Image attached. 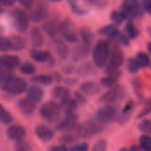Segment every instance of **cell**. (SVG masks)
Instances as JSON below:
<instances>
[{
	"label": "cell",
	"instance_id": "6da1fadb",
	"mask_svg": "<svg viewBox=\"0 0 151 151\" xmlns=\"http://www.w3.org/2000/svg\"><path fill=\"white\" fill-rule=\"evenodd\" d=\"M0 87L4 92L11 94H20L26 91L27 87V82L20 77H14L13 75L6 77L0 82Z\"/></svg>",
	"mask_w": 151,
	"mask_h": 151
},
{
	"label": "cell",
	"instance_id": "7a4b0ae2",
	"mask_svg": "<svg viewBox=\"0 0 151 151\" xmlns=\"http://www.w3.org/2000/svg\"><path fill=\"white\" fill-rule=\"evenodd\" d=\"M110 53L111 50L109 43L104 40L98 41L93 50V61L96 66L98 68L106 66L111 55Z\"/></svg>",
	"mask_w": 151,
	"mask_h": 151
},
{
	"label": "cell",
	"instance_id": "3957f363",
	"mask_svg": "<svg viewBox=\"0 0 151 151\" xmlns=\"http://www.w3.org/2000/svg\"><path fill=\"white\" fill-rule=\"evenodd\" d=\"M12 26L19 33H25L29 27V17L28 15L21 9L15 8L10 13Z\"/></svg>",
	"mask_w": 151,
	"mask_h": 151
},
{
	"label": "cell",
	"instance_id": "277c9868",
	"mask_svg": "<svg viewBox=\"0 0 151 151\" xmlns=\"http://www.w3.org/2000/svg\"><path fill=\"white\" fill-rule=\"evenodd\" d=\"M40 114L41 117L48 122L54 123L60 117L61 108L55 101H48L41 107Z\"/></svg>",
	"mask_w": 151,
	"mask_h": 151
},
{
	"label": "cell",
	"instance_id": "5b68a950",
	"mask_svg": "<svg viewBox=\"0 0 151 151\" xmlns=\"http://www.w3.org/2000/svg\"><path fill=\"white\" fill-rule=\"evenodd\" d=\"M125 95V89L119 85L111 87L107 92H105L100 98L101 102L106 104H112L119 102L123 99Z\"/></svg>",
	"mask_w": 151,
	"mask_h": 151
},
{
	"label": "cell",
	"instance_id": "8992f818",
	"mask_svg": "<svg viewBox=\"0 0 151 151\" xmlns=\"http://www.w3.org/2000/svg\"><path fill=\"white\" fill-rule=\"evenodd\" d=\"M116 109L113 106H105L97 110L96 114V122L99 125H109L113 122L116 117Z\"/></svg>",
	"mask_w": 151,
	"mask_h": 151
},
{
	"label": "cell",
	"instance_id": "52a82bcc",
	"mask_svg": "<svg viewBox=\"0 0 151 151\" xmlns=\"http://www.w3.org/2000/svg\"><path fill=\"white\" fill-rule=\"evenodd\" d=\"M124 62V55L119 49H115L110 55L109 61L106 64L105 72L107 74H111L119 71V69Z\"/></svg>",
	"mask_w": 151,
	"mask_h": 151
},
{
	"label": "cell",
	"instance_id": "ba28073f",
	"mask_svg": "<svg viewBox=\"0 0 151 151\" xmlns=\"http://www.w3.org/2000/svg\"><path fill=\"white\" fill-rule=\"evenodd\" d=\"M102 131L98 123L93 121H88L78 127V134L82 138H88L99 133Z\"/></svg>",
	"mask_w": 151,
	"mask_h": 151
},
{
	"label": "cell",
	"instance_id": "9c48e42d",
	"mask_svg": "<svg viewBox=\"0 0 151 151\" xmlns=\"http://www.w3.org/2000/svg\"><path fill=\"white\" fill-rule=\"evenodd\" d=\"M48 13H49L48 5L45 3L42 2V3L37 4V5L32 9L28 17H29V20L34 22H40L47 18Z\"/></svg>",
	"mask_w": 151,
	"mask_h": 151
},
{
	"label": "cell",
	"instance_id": "30bf717a",
	"mask_svg": "<svg viewBox=\"0 0 151 151\" xmlns=\"http://www.w3.org/2000/svg\"><path fill=\"white\" fill-rule=\"evenodd\" d=\"M137 0H124L121 7V12L126 19H132L138 14L139 5Z\"/></svg>",
	"mask_w": 151,
	"mask_h": 151
},
{
	"label": "cell",
	"instance_id": "8fae6325",
	"mask_svg": "<svg viewBox=\"0 0 151 151\" xmlns=\"http://www.w3.org/2000/svg\"><path fill=\"white\" fill-rule=\"evenodd\" d=\"M78 127V117L74 114L66 115V117L61 121L57 129L60 132H71Z\"/></svg>",
	"mask_w": 151,
	"mask_h": 151
},
{
	"label": "cell",
	"instance_id": "7c38bea8",
	"mask_svg": "<svg viewBox=\"0 0 151 151\" xmlns=\"http://www.w3.org/2000/svg\"><path fill=\"white\" fill-rule=\"evenodd\" d=\"M6 133H7V136L11 140L16 141V142H21L26 136V131L24 127L19 125H14L10 126Z\"/></svg>",
	"mask_w": 151,
	"mask_h": 151
},
{
	"label": "cell",
	"instance_id": "4fadbf2b",
	"mask_svg": "<svg viewBox=\"0 0 151 151\" xmlns=\"http://www.w3.org/2000/svg\"><path fill=\"white\" fill-rule=\"evenodd\" d=\"M58 26H59V22L58 19L52 18V19L47 20L42 24V30L48 36L53 37L57 36V34L58 33Z\"/></svg>",
	"mask_w": 151,
	"mask_h": 151
},
{
	"label": "cell",
	"instance_id": "5bb4252c",
	"mask_svg": "<svg viewBox=\"0 0 151 151\" xmlns=\"http://www.w3.org/2000/svg\"><path fill=\"white\" fill-rule=\"evenodd\" d=\"M29 42L35 48L41 47L43 44L44 37H43V34L40 28L35 27L31 29L30 34H29Z\"/></svg>",
	"mask_w": 151,
	"mask_h": 151
},
{
	"label": "cell",
	"instance_id": "9a60e30c",
	"mask_svg": "<svg viewBox=\"0 0 151 151\" xmlns=\"http://www.w3.org/2000/svg\"><path fill=\"white\" fill-rule=\"evenodd\" d=\"M81 91L88 96H95L100 93V86L98 84L93 81H87L81 85Z\"/></svg>",
	"mask_w": 151,
	"mask_h": 151
},
{
	"label": "cell",
	"instance_id": "2e32d148",
	"mask_svg": "<svg viewBox=\"0 0 151 151\" xmlns=\"http://www.w3.org/2000/svg\"><path fill=\"white\" fill-rule=\"evenodd\" d=\"M27 98L30 100L34 103L40 102L43 98V91L41 87L37 85H32L27 90Z\"/></svg>",
	"mask_w": 151,
	"mask_h": 151
},
{
	"label": "cell",
	"instance_id": "e0dca14e",
	"mask_svg": "<svg viewBox=\"0 0 151 151\" xmlns=\"http://www.w3.org/2000/svg\"><path fill=\"white\" fill-rule=\"evenodd\" d=\"M35 133L36 136L40 140L44 141V142L51 140L53 138V136H54L53 131L50 127H48L46 125H43L37 126L35 128Z\"/></svg>",
	"mask_w": 151,
	"mask_h": 151
},
{
	"label": "cell",
	"instance_id": "ac0fdd59",
	"mask_svg": "<svg viewBox=\"0 0 151 151\" xmlns=\"http://www.w3.org/2000/svg\"><path fill=\"white\" fill-rule=\"evenodd\" d=\"M0 62L9 69L12 70L13 69L17 68L19 65L20 61L19 57L14 55H3L0 57Z\"/></svg>",
	"mask_w": 151,
	"mask_h": 151
},
{
	"label": "cell",
	"instance_id": "d6986e66",
	"mask_svg": "<svg viewBox=\"0 0 151 151\" xmlns=\"http://www.w3.org/2000/svg\"><path fill=\"white\" fill-rule=\"evenodd\" d=\"M121 76V73L119 71L111 73V74H108L105 77H103L101 79V85L104 87H112L114 85H116V83L118 82V80L119 79Z\"/></svg>",
	"mask_w": 151,
	"mask_h": 151
},
{
	"label": "cell",
	"instance_id": "ffe728a7",
	"mask_svg": "<svg viewBox=\"0 0 151 151\" xmlns=\"http://www.w3.org/2000/svg\"><path fill=\"white\" fill-rule=\"evenodd\" d=\"M134 104L133 101H129L126 106L125 108L122 109V111L120 112V114L119 115L118 117V121L121 124H124V123H127L128 121V119L130 118L131 117V114L134 110Z\"/></svg>",
	"mask_w": 151,
	"mask_h": 151
},
{
	"label": "cell",
	"instance_id": "44dd1931",
	"mask_svg": "<svg viewBox=\"0 0 151 151\" xmlns=\"http://www.w3.org/2000/svg\"><path fill=\"white\" fill-rule=\"evenodd\" d=\"M55 48H56L58 56L61 60H65L68 57L70 53L69 48L61 39H58L57 41H55Z\"/></svg>",
	"mask_w": 151,
	"mask_h": 151
},
{
	"label": "cell",
	"instance_id": "7402d4cb",
	"mask_svg": "<svg viewBox=\"0 0 151 151\" xmlns=\"http://www.w3.org/2000/svg\"><path fill=\"white\" fill-rule=\"evenodd\" d=\"M61 107L63 108V109L65 110L66 115H71V114H74L73 111L75 110L76 107H77V101L70 97L61 101Z\"/></svg>",
	"mask_w": 151,
	"mask_h": 151
},
{
	"label": "cell",
	"instance_id": "603a6c76",
	"mask_svg": "<svg viewBox=\"0 0 151 151\" xmlns=\"http://www.w3.org/2000/svg\"><path fill=\"white\" fill-rule=\"evenodd\" d=\"M31 58L37 62H45L50 59V53L46 51H40L36 49H33L30 52Z\"/></svg>",
	"mask_w": 151,
	"mask_h": 151
},
{
	"label": "cell",
	"instance_id": "cb8c5ba5",
	"mask_svg": "<svg viewBox=\"0 0 151 151\" xmlns=\"http://www.w3.org/2000/svg\"><path fill=\"white\" fill-rule=\"evenodd\" d=\"M10 40L12 43V50H14V51H20V50L24 49L27 44L26 39L20 36H17V35L12 36Z\"/></svg>",
	"mask_w": 151,
	"mask_h": 151
},
{
	"label": "cell",
	"instance_id": "d4e9b609",
	"mask_svg": "<svg viewBox=\"0 0 151 151\" xmlns=\"http://www.w3.org/2000/svg\"><path fill=\"white\" fill-rule=\"evenodd\" d=\"M19 107L25 114H31L35 109V103L32 102L27 98H25L19 101Z\"/></svg>",
	"mask_w": 151,
	"mask_h": 151
},
{
	"label": "cell",
	"instance_id": "484cf974",
	"mask_svg": "<svg viewBox=\"0 0 151 151\" xmlns=\"http://www.w3.org/2000/svg\"><path fill=\"white\" fill-rule=\"evenodd\" d=\"M89 53V47L87 44L83 45H79L76 48H74L73 52V57L74 60H80L81 58L87 57L88 54Z\"/></svg>",
	"mask_w": 151,
	"mask_h": 151
},
{
	"label": "cell",
	"instance_id": "4316f807",
	"mask_svg": "<svg viewBox=\"0 0 151 151\" xmlns=\"http://www.w3.org/2000/svg\"><path fill=\"white\" fill-rule=\"evenodd\" d=\"M69 94H70L69 90L65 86H57L52 91V95L54 96V98L61 100V101L68 98Z\"/></svg>",
	"mask_w": 151,
	"mask_h": 151
},
{
	"label": "cell",
	"instance_id": "83f0119b",
	"mask_svg": "<svg viewBox=\"0 0 151 151\" xmlns=\"http://www.w3.org/2000/svg\"><path fill=\"white\" fill-rule=\"evenodd\" d=\"M140 68H146L150 64V59L149 55L145 53H139L135 59Z\"/></svg>",
	"mask_w": 151,
	"mask_h": 151
},
{
	"label": "cell",
	"instance_id": "f1b7e54d",
	"mask_svg": "<svg viewBox=\"0 0 151 151\" xmlns=\"http://www.w3.org/2000/svg\"><path fill=\"white\" fill-rule=\"evenodd\" d=\"M140 149L142 151H151V136L144 134L140 138Z\"/></svg>",
	"mask_w": 151,
	"mask_h": 151
},
{
	"label": "cell",
	"instance_id": "f546056e",
	"mask_svg": "<svg viewBox=\"0 0 151 151\" xmlns=\"http://www.w3.org/2000/svg\"><path fill=\"white\" fill-rule=\"evenodd\" d=\"M32 81L39 85H50L52 83V77L48 75H38L32 78Z\"/></svg>",
	"mask_w": 151,
	"mask_h": 151
},
{
	"label": "cell",
	"instance_id": "4dcf8cb0",
	"mask_svg": "<svg viewBox=\"0 0 151 151\" xmlns=\"http://www.w3.org/2000/svg\"><path fill=\"white\" fill-rule=\"evenodd\" d=\"M12 122V117L11 114L6 111L2 105H0V123L4 125H8Z\"/></svg>",
	"mask_w": 151,
	"mask_h": 151
},
{
	"label": "cell",
	"instance_id": "1f68e13d",
	"mask_svg": "<svg viewBox=\"0 0 151 151\" xmlns=\"http://www.w3.org/2000/svg\"><path fill=\"white\" fill-rule=\"evenodd\" d=\"M64 38L69 42V43H76L78 41V36H77V34L75 33V31L71 28V29H68L65 32L62 33Z\"/></svg>",
	"mask_w": 151,
	"mask_h": 151
},
{
	"label": "cell",
	"instance_id": "d6a6232c",
	"mask_svg": "<svg viewBox=\"0 0 151 151\" xmlns=\"http://www.w3.org/2000/svg\"><path fill=\"white\" fill-rule=\"evenodd\" d=\"M10 50H12V46L10 38L0 36V51L8 52Z\"/></svg>",
	"mask_w": 151,
	"mask_h": 151
},
{
	"label": "cell",
	"instance_id": "836d02e7",
	"mask_svg": "<svg viewBox=\"0 0 151 151\" xmlns=\"http://www.w3.org/2000/svg\"><path fill=\"white\" fill-rule=\"evenodd\" d=\"M19 70L25 75H33L35 72V68L29 62H25L19 66Z\"/></svg>",
	"mask_w": 151,
	"mask_h": 151
},
{
	"label": "cell",
	"instance_id": "e575fe53",
	"mask_svg": "<svg viewBox=\"0 0 151 151\" xmlns=\"http://www.w3.org/2000/svg\"><path fill=\"white\" fill-rule=\"evenodd\" d=\"M81 38H82L83 42H84V44L89 45L92 43V41H93V35H92V33L88 29H87V28L81 29Z\"/></svg>",
	"mask_w": 151,
	"mask_h": 151
},
{
	"label": "cell",
	"instance_id": "d590c367",
	"mask_svg": "<svg viewBox=\"0 0 151 151\" xmlns=\"http://www.w3.org/2000/svg\"><path fill=\"white\" fill-rule=\"evenodd\" d=\"M111 38L114 39L115 41H117V42H119V43H120V44H124V45H127L128 43H129L128 38H127L124 34L120 33L119 30H117V31L113 34V36H112Z\"/></svg>",
	"mask_w": 151,
	"mask_h": 151
},
{
	"label": "cell",
	"instance_id": "8d00e7d4",
	"mask_svg": "<svg viewBox=\"0 0 151 151\" xmlns=\"http://www.w3.org/2000/svg\"><path fill=\"white\" fill-rule=\"evenodd\" d=\"M111 19L115 24L118 25V24L122 23L126 20V17L123 15V13L121 12H113L111 14Z\"/></svg>",
	"mask_w": 151,
	"mask_h": 151
},
{
	"label": "cell",
	"instance_id": "74e56055",
	"mask_svg": "<svg viewBox=\"0 0 151 151\" xmlns=\"http://www.w3.org/2000/svg\"><path fill=\"white\" fill-rule=\"evenodd\" d=\"M117 30H118V29H117L114 26H112V25H108V26H106V27L102 28L99 30V33H100V34H103V35H105V36H110V37H111V36H113V34H114Z\"/></svg>",
	"mask_w": 151,
	"mask_h": 151
},
{
	"label": "cell",
	"instance_id": "f35d334b",
	"mask_svg": "<svg viewBox=\"0 0 151 151\" xmlns=\"http://www.w3.org/2000/svg\"><path fill=\"white\" fill-rule=\"evenodd\" d=\"M151 113V97L146 101V103L144 104V106H143V108H142V111L140 112V114H139V116H138V117L139 118H142V117H146V116H148L149 114H150Z\"/></svg>",
	"mask_w": 151,
	"mask_h": 151
},
{
	"label": "cell",
	"instance_id": "ab89813d",
	"mask_svg": "<svg viewBox=\"0 0 151 151\" xmlns=\"http://www.w3.org/2000/svg\"><path fill=\"white\" fill-rule=\"evenodd\" d=\"M127 68L130 73H136L140 69V67L134 59H129L128 60L127 64Z\"/></svg>",
	"mask_w": 151,
	"mask_h": 151
},
{
	"label": "cell",
	"instance_id": "60d3db41",
	"mask_svg": "<svg viewBox=\"0 0 151 151\" xmlns=\"http://www.w3.org/2000/svg\"><path fill=\"white\" fill-rule=\"evenodd\" d=\"M140 131L144 133L145 134H151V120H144L139 125Z\"/></svg>",
	"mask_w": 151,
	"mask_h": 151
},
{
	"label": "cell",
	"instance_id": "b9f144b4",
	"mask_svg": "<svg viewBox=\"0 0 151 151\" xmlns=\"http://www.w3.org/2000/svg\"><path fill=\"white\" fill-rule=\"evenodd\" d=\"M12 70L9 69L8 68H6L4 64H2L0 62V82L4 79H5L6 77H11L12 76Z\"/></svg>",
	"mask_w": 151,
	"mask_h": 151
},
{
	"label": "cell",
	"instance_id": "7bdbcfd3",
	"mask_svg": "<svg viewBox=\"0 0 151 151\" xmlns=\"http://www.w3.org/2000/svg\"><path fill=\"white\" fill-rule=\"evenodd\" d=\"M133 85H134V89L135 92V94L137 95V97L141 98L142 94V84L139 78H134V80L133 81Z\"/></svg>",
	"mask_w": 151,
	"mask_h": 151
},
{
	"label": "cell",
	"instance_id": "ee69618b",
	"mask_svg": "<svg viewBox=\"0 0 151 151\" xmlns=\"http://www.w3.org/2000/svg\"><path fill=\"white\" fill-rule=\"evenodd\" d=\"M126 30L127 35L129 36V37L131 38H135L138 35V31L136 29V28L132 24V23H128L126 27Z\"/></svg>",
	"mask_w": 151,
	"mask_h": 151
},
{
	"label": "cell",
	"instance_id": "f6af8a7d",
	"mask_svg": "<svg viewBox=\"0 0 151 151\" xmlns=\"http://www.w3.org/2000/svg\"><path fill=\"white\" fill-rule=\"evenodd\" d=\"M107 150V143L105 141H99L96 143L91 151H106Z\"/></svg>",
	"mask_w": 151,
	"mask_h": 151
},
{
	"label": "cell",
	"instance_id": "bcb514c9",
	"mask_svg": "<svg viewBox=\"0 0 151 151\" xmlns=\"http://www.w3.org/2000/svg\"><path fill=\"white\" fill-rule=\"evenodd\" d=\"M68 3L70 4V7L72 8V11L76 14H82L83 11L77 5L76 0H68Z\"/></svg>",
	"mask_w": 151,
	"mask_h": 151
},
{
	"label": "cell",
	"instance_id": "7dc6e473",
	"mask_svg": "<svg viewBox=\"0 0 151 151\" xmlns=\"http://www.w3.org/2000/svg\"><path fill=\"white\" fill-rule=\"evenodd\" d=\"M70 151H88V145L87 143H81L72 147Z\"/></svg>",
	"mask_w": 151,
	"mask_h": 151
},
{
	"label": "cell",
	"instance_id": "c3c4849f",
	"mask_svg": "<svg viewBox=\"0 0 151 151\" xmlns=\"http://www.w3.org/2000/svg\"><path fill=\"white\" fill-rule=\"evenodd\" d=\"M19 2V4L25 7L26 9H31L33 6V1L32 0H17Z\"/></svg>",
	"mask_w": 151,
	"mask_h": 151
},
{
	"label": "cell",
	"instance_id": "681fc988",
	"mask_svg": "<svg viewBox=\"0 0 151 151\" xmlns=\"http://www.w3.org/2000/svg\"><path fill=\"white\" fill-rule=\"evenodd\" d=\"M17 0H0V5L2 6H12Z\"/></svg>",
	"mask_w": 151,
	"mask_h": 151
},
{
	"label": "cell",
	"instance_id": "f907efd6",
	"mask_svg": "<svg viewBox=\"0 0 151 151\" xmlns=\"http://www.w3.org/2000/svg\"><path fill=\"white\" fill-rule=\"evenodd\" d=\"M142 6L145 11L151 12V0H143Z\"/></svg>",
	"mask_w": 151,
	"mask_h": 151
},
{
	"label": "cell",
	"instance_id": "816d5d0a",
	"mask_svg": "<svg viewBox=\"0 0 151 151\" xmlns=\"http://www.w3.org/2000/svg\"><path fill=\"white\" fill-rule=\"evenodd\" d=\"M50 151H68L65 145H58L50 149Z\"/></svg>",
	"mask_w": 151,
	"mask_h": 151
},
{
	"label": "cell",
	"instance_id": "f5cc1de1",
	"mask_svg": "<svg viewBox=\"0 0 151 151\" xmlns=\"http://www.w3.org/2000/svg\"><path fill=\"white\" fill-rule=\"evenodd\" d=\"M75 96H76V99H77V100H75L76 101H80V102H81V103L85 102V98H84L81 93H75Z\"/></svg>",
	"mask_w": 151,
	"mask_h": 151
},
{
	"label": "cell",
	"instance_id": "db71d44e",
	"mask_svg": "<svg viewBox=\"0 0 151 151\" xmlns=\"http://www.w3.org/2000/svg\"><path fill=\"white\" fill-rule=\"evenodd\" d=\"M148 50H149V52L151 53V43H150L149 45H148Z\"/></svg>",
	"mask_w": 151,
	"mask_h": 151
},
{
	"label": "cell",
	"instance_id": "11a10c76",
	"mask_svg": "<svg viewBox=\"0 0 151 151\" xmlns=\"http://www.w3.org/2000/svg\"><path fill=\"white\" fill-rule=\"evenodd\" d=\"M50 1H51V2H60L62 0H50Z\"/></svg>",
	"mask_w": 151,
	"mask_h": 151
},
{
	"label": "cell",
	"instance_id": "9f6ffc18",
	"mask_svg": "<svg viewBox=\"0 0 151 151\" xmlns=\"http://www.w3.org/2000/svg\"><path fill=\"white\" fill-rule=\"evenodd\" d=\"M89 2H91V3H94V2H96V0H88Z\"/></svg>",
	"mask_w": 151,
	"mask_h": 151
}]
</instances>
